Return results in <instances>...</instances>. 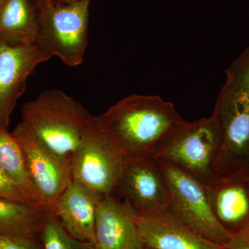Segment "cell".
I'll list each match as a JSON object with an SVG mask.
<instances>
[{"label":"cell","mask_w":249,"mask_h":249,"mask_svg":"<svg viewBox=\"0 0 249 249\" xmlns=\"http://www.w3.org/2000/svg\"><path fill=\"white\" fill-rule=\"evenodd\" d=\"M184 121L172 103L155 95H131L98 116L92 124L123 157L155 155Z\"/></svg>","instance_id":"6da1fadb"},{"label":"cell","mask_w":249,"mask_h":249,"mask_svg":"<svg viewBox=\"0 0 249 249\" xmlns=\"http://www.w3.org/2000/svg\"><path fill=\"white\" fill-rule=\"evenodd\" d=\"M213 114L223 133L217 163L227 170L249 169V47L225 71Z\"/></svg>","instance_id":"7a4b0ae2"},{"label":"cell","mask_w":249,"mask_h":249,"mask_svg":"<svg viewBox=\"0 0 249 249\" xmlns=\"http://www.w3.org/2000/svg\"><path fill=\"white\" fill-rule=\"evenodd\" d=\"M93 117L81 103L59 89L41 93L22 109V123L31 133L71 160Z\"/></svg>","instance_id":"3957f363"},{"label":"cell","mask_w":249,"mask_h":249,"mask_svg":"<svg viewBox=\"0 0 249 249\" xmlns=\"http://www.w3.org/2000/svg\"><path fill=\"white\" fill-rule=\"evenodd\" d=\"M223 133L213 113L194 121H183L155 155L206 183L214 178V168L220 153Z\"/></svg>","instance_id":"277c9868"},{"label":"cell","mask_w":249,"mask_h":249,"mask_svg":"<svg viewBox=\"0 0 249 249\" xmlns=\"http://www.w3.org/2000/svg\"><path fill=\"white\" fill-rule=\"evenodd\" d=\"M91 0L42 8L34 45L47 60L53 56L77 67L83 61L88 42Z\"/></svg>","instance_id":"5b68a950"},{"label":"cell","mask_w":249,"mask_h":249,"mask_svg":"<svg viewBox=\"0 0 249 249\" xmlns=\"http://www.w3.org/2000/svg\"><path fill=\"white\" fill-rule=\"evenodd\" d=\"M160 163L169 191V208L188 227L208 240L224 245L232 233L215 217L204 183L165 160Z\"/></svg>","instance_id":"8992f818"},{"label":"cell","mask_w":249,"mask_h":249,"mask_svg":"<svg viewBox=\"0 0 249 249\" xmlns=\"http://www.w3.org/2000/svg\"><path fill=\"white\" fill-rule=\"evenodd\" d=\"M22 149L40 204L50 211L71 181V160L54 152L22 124L11 132Z\"/></svg>","instance_id":"52a82bcc"},{"label":"cell","mask_w":249,"mask_h":249,"mask_svg":"<svg viewBox=\"0 0 249 249\" xmlns=\"http://www.w3.org/2000/svg\"><path fill=\"white\" fill-rule=\"evenodd\" d=\"M124 160L91 122L72 157L71 180L99 197L111 194L115 189Z\"/></svg>","instance_id":"ba28073f"},{"label":"cell","mask_w":249,"mask_h":249,"mask_svg":"<svg viewBox=\"0 0 249 249\" xmlns=\"http://www.w3.org/2000/svg\"><path fill=\"white\" fill-rule=\"evenodd\" d=\"M112 193L130 205L138 214L169 207V191L164 175L158 160L152 155L124 158Z\"/></svg>","instance_id":"9c48e42d"},{"label":"cell","mask_w":249,"mask_h":249,"mask_svg":"<svg viewBox=\"0 0 249 249\" xmlns=\"http://www.w3.org/2000/svg\"><path fill=\"white\" fill-rule=\"evenodd\" d=\"M47 60L34 44L11 46L0 42V127L8 129L28 78L39 64Z\"/></svg>","instance_id":"30bf717a"},{"label":"cell","mask_w":249,"mask_h":249,"mask_svg":"<svg viewBox=\"0 0 249 249\" xmlns=\"http://www.w3.org/2000/svg\"><path fill=\"white\" fill-rule=\"evenodd\" d=\"M142 243L152 249H223L182 222L169 207L137 215Z\"/></svg>","instance_id":"8fae6325"},{"label":"cell","mask_w":249,"mask_h":249,"mask_svg":"<svg viewBox=\"0 0 249 249\" xmlns=\"http://www.w3.org/2000/svg\"><path fill=\"white\" fill-rule=\"evenodd\" d=\"M218 222L231 233L249 227V173L236 171L204 183Z\"/></svg>","instance_id":"7c38bea8"},{"label":"cell","mask_w":249,"mask_h":249,"mask_svg":"<svg viewBox=\"0 0 249 249\" xmlns=\"http://www.w3.org/2000/svg\"><path fill=\"white\" fill-rule=\"evenodd\" d=\"M138 214L114 193L100 197L96 211V245L100 249H143Z\"/></svg>","instance_id":"4fadbf2b"},{"label":"cell","mask_w":249,"mask_h":249,"mask_svg":"<svg viewBox=\"0 0 249 249\" xmlns=\"http://www.w3.org/2000/svg\"><path fill=\"white\" fill-rule=\"evenodd\" d=\"M99 199L71 180L50 211L72 237L96 245L95 227Z\"/></svg>","instance_id":"5bb4252c"},{"label":"cell","mask_w":249,"mask_h":249,"mask_svg":"<svg viewBox=\"0 0 249 249\" xmlns=\"http://www.w3.org/2000/svg\"><path fill=\"white\" fill-rule=\"evenodd\" d=\"M39 14L33 0H4L0 7V42L11 46L34 44Z\"/></svg>","instance_id":"9a60e30c"},{"label":"cell","mask_w":249,"mask_h":249,"mask_svg":"<svg viewBox=\"0 0 249 249\" xmlns=\"http://www.w3.org/2000/svg\"><path fill=\"white\" fill-rule=\"evenodd\" d=\"M49 212L30 203L0 196V235L40 238Z\"/></svg>","instance_id":"2e32d148"},{"label":"cell","mask_w":249,"mask_h":249,"mask_svg":"<svg viewBox=\"0 0 249 249\" xmlns=\"http://www.w3.org/2000/svg\"><path fill=\"white\" fill-rule=\"evenodd\" d=\"M0 170L32 200L43 207L37 199L29 178L19 142L7 129L3 127H0Z\"/></svg>","instance_id":"e0dca14e"},{"label":"cell","mask_w":249,"mask_h":249,"mask_svg":"<svg viewBox=\"0 0 249 249\" xmlns=\"http://www.w3.org/2000/svg\"><path fill=\"white\" fill-rule=\"evenodd\" d=\"M40 239L43 249H91L93 245L72 237L51 211Z\"/></svg>","instance_id":"ac0fdd59"},{"label":"cell","mask_w":249,"mask_h":249,"mask_svg":"<svg viewBox=\"0 0 249 249\" xmlns=\"http://www.w3.org/2000/svg\"><path fill=\"white\" fill-rule=\"evenodd\" d=\"M0 196L24 201V202L30 203V204L36 205V206H41L27 196L26 193L23 192L16 183L9 179L1 170H0Z\"/></svg>","instance_id":"d6986e66"},{"label":"cell","mask_w":249,"mask_h":249,"mask_svg":"<svg viewBox=\"0 0 249 249\" xmlns=\"http://www.w3.org/2000/svg\"><path fill=\"white\" fill-rule=\"evenodd\" d=\"M0 249H43L40 238L0 235Z\"/></svg>","instance_id":"ffe728a7"},{"label":"cell","mask_w":249,"mask_h":249,"mask_svg":"<svg viewBox=\"0 0 249 249\" xmlns=\"http://www.w3.org/2000/svg\"><path fill=\"white\" fill-rule=\"evenodd\" d=\"M223 249H249V227L232 234Z\"/></svg>","instance_id":"44dd1931"},{"label":"cell","mask_w":249,"mask_h":249,"mask_svg":"<svg viewBox=\"0 0 249 249\" xmlns=\"http://www.w3.org/2000/svg\"><path fill=\"white\" fill-rule=\"evenodd\" d=\"M75 1L76 0H33L39 11L45 6L67 4V3H71Z\"/></svg>","instance_id":"7402d4cb"},{"label":"cell","mask_w":249,"mask_h":249,"mask_svg":"<svg viewBox=\"0 0 249 249\" xmlns=\"http://www.w3.org/2000/svg\"><path fill=\"white\" fill-rule=\"evenodd\" d=\"M91 249H100L99 248H98V247H96V245H93V247H92V248H91Z\"/></svg>","instance_id":"603a6c76"},{"label":"cell","mask_w":249,"mask_h":249,"mask_svg":"<svg viewBox=\"0 0 249 249\" xmlns=\"http://www.w3.org/2000/svg\"><path fill=\"white\" fill-rule=\"evenodd\" d=\"M4 0H0V7H1V5H2L3 2H4Z\"/></svg>","instance_id":"cb8c5ba5"},{"label":"cell","mask_w":249,"mask_h":249,"mask_svg":"<svg viewBox=\"0 0 249 249\" xmlns=\"http://www.w3.org/2000/svg\"><path fill=\"white\" fill-rule=\"evenodd\" d=\"M143 249H152L148 248V247H145V248H144Z\"/></svg>","instance_id":"d4e9b609"}]
</instances>
